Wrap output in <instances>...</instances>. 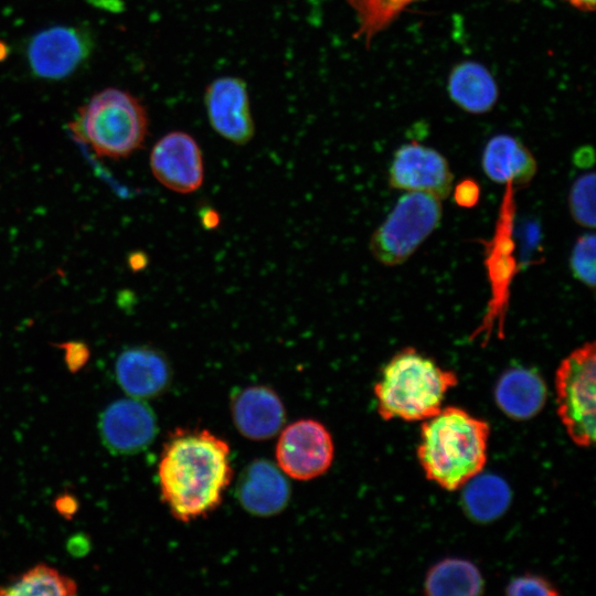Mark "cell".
<instances>
[{"instance_id":"44dd1931","label":"cell","mask_w":596,"mask_h":596,"mask_svg":"<svg viewBox=\"0 0 596 596\" xmlns=\"http://www.w3.org/2000/svg\"><path fill=\"white\" fill-rule=\"evenodd\" d=\"M76 592L77 585L72 578L45 564H38L0 586V595L4 596H72Z\"/></svg>"},{"instance_id":"2e32d148","label":"cell","mask_w":596,"mask_h":596,"mask_svg":"<svg viewBox=\"0 0 596 596\" xmlns=\"http://www.w3.org/2000/svg\"><path fill=\"white\" fill-rule=\"evenodd\" d=\"M481 164L491 181L510 187H526L538 170L532 152L510 135H497L487 142Z\"/></svg>"},{"instance_id":"30bf717a","label":"cell","mask_w":596,"mask_h":596,"mask_svg":"<svg viewBox=\"0 0 596 596\" xmlns=\"http://www.w3.org/2000/svg\"><path fill=\"white\" fill-rule=\"evenodd\" d=\"M150 168L155 178L177 193H192L204 180V162L196 140L184 131L162 136L150 152Z\"/></svg>"},{"instance_id":"3957f363","label":"cell","mask_w":596,"mask_h":596,"mask_svg":"<svg viewBox=\"0 0 596 596\" xmlns=\"http://www.w3.org/2000/svg\"><path fill=\"white\" fill-rule=\"evenodd\" d=\"M457 383L455 372L414 348L403 349L385 364L374 385L377 412L386 421H425L441 409Z\"/></svg>"},{"instance_id":"5b68a950","label":"cell","mask_w":596,"mask_h":596,"mask_svg":"<svg viewBox=\"0 0 596 596\" xmlns=\"http://www.w3.org/2000/svg\"><path fill=\"white\" fill-rule=\"evenodd\" d=\"M441 215L440 199L408 191L373 233L369 245L372 255L386 266L405 263L438 227Z\"/></svg>"},{"instance_id":"4316f807","label":"cell","mask_w":596,"mask_h":596,"mask_svg":"<svg viewBox=\"0 0 596 596\" xmlns=\"http://www.w3.org/2000/svg\"><path fill=\"white\" fill-rule=\"evenodd\" d=\"M65 350V359L72 371H77L88 359V349L82 342H66L60 344Z\"/></svg>"},{"instance_id":"7402d4cb","label":"cell","mask_w":596,"mask_h":596,"mask_svg":"<svg viewBox=\"0 0 596 596\" xmlns=\"http://www.w3.org/2000/svg\"><path fill=\"white\" fill-rule=\"evenodd\" d=\"M413 1L415 0H347L359 21L354 38H363L369 44L376 33Z\"/></svg>"},{"instance_id":"ba28073f","label":"cell","mask_w":596,"mask_h":596,"mask_svg":"<svg viewBox=\"0 0 596 596\" xmlns=\"http://www.w3.org/2000/svg\"><path fill=\"white\" fill-rule=\"evenodd\" d=\"M92 39L75 26H53L36 33L28 46L32 72L46 79H61L83 64L92 51Z\"/></svg>"},{"instance_id":"277c9868","label":"cell","mask_w":596,"mask_h":596,"mask_svg":"<svg viewBox=\"0 0 596 596\" xmlns=\"http://www.w3.org/2000/svg\"><path fill=\"white\" fill-rule=\"evenodd\" d=\"M70 127L97 156L120 159L143 145L148 115L134 95L109 87L93 95Z\"/></svg>"},{"instance_id":"1f68e13d","label":"cell","mask_w":596,"mask_h":596,"mask_svg":"<svg viewBox=\"0 0 596 596\" xmlns=\"http://www.w3.org/2000/svg\"><path fill=\"white\" fill-rule=\"evenodd\" d=\"M6 52H7L6 45L0 42V60H2L6 56Z\"/></svg>"},{"instance_id":"f1b7e54d","label":"cell","mask_w":596,"mask_h":596,"mask_svg":"<svg viewBox=\"0 0 596 596\" xmlns=\"http://www.w3.org/2000/svg\"><path fill=\"white\" fill-rule=\"evenodd\" d=\"M75 502L73 500V498H70L67 496L63 497V498H60L57 500V510L63 513L64 515H70L72 513H74L75 511Z\"/></svg>"},{"instance_id":"4dcf8cb0","label":"cell","mask_w":596,"mask_h":596,"mask_svg":"<svg viewBox=\"0 0 596 596\" xmlns=\"http://www.w3.org/2000/svg\"><path fill=\"white\" fill-rule=\"evenodd\" d=\"M203 224L207 228L215 227L219 224V215L213 210H207L205 214L203 215Z\"/></svg>"},{"instance_id":"9c48e42d","label":"cell","mask_w":596,"mask_h":596,"mask_svg":"<svg viewBox=\"0 0 596 596\" xmlns=\"http://www.w3.org/2000/svg\"><path fill=\"white\" fill-rule=\"evenodd\" d=\"M98 428L104 446L114 455H134L156 438L158 426L152 408L142 400H117L100 414Z\"/></svg>"},{"instance_id":"5bb4252c","label":"cell","mask_w":596,"mask_h":596,"mask_svg":"<svg viewBox=\"0 0 596 596\" xmlns=\"http://www.w3.org/2000/svg\"><path fill=\"white\" fill-rule=\"evenodd\" d=\"M236 496L241 505L251 514L270 517L286 508L290 486L280 468L260 459L243 471Z\"/></svg>"},{"instance_id":"f546056e","label":"cell","mask_w":596,"mask_h":596,"mask_svg":"<svg viewBox=\"0 0 596 596\" xmlns=\"http://www.w3.org/2000/svg\"><path fill=\"white\" fill-rule=\"evenodd\" d=\"M576 9L582 11H594L596 0H565Z\"/></svg>"},{"instance_id":"83f0119b","label":"cell","mask_w":596,"mask_h":596,"mask_svg":"<svg viewBox=\"0 0 596 596\" xmlns=\"http://www.w3.org/2000/svg\"><path fill=\"white\" fill-rule=\"evenodd\" d=\"M575 164L581 168H588L593 164L594 156L593 151L589 148H583L577 151L575 155Z\"/></svg>"},{"instance_id":"d4e9b609","label":"cell","mask_w":596,"mask_h":596,"mask_svg":"<svg viewBox=\"0 0 596 596\" xmlns=\"http://www.w3.org/2000/svg\"><path fill=\"white\" fill-rule=\"evenodd\" d=\"M509 595L554 596L557 590L544 578L536 575H524L514 578L507 588Z\"/></svg>"},{"instance_id":"484cf974","label":"cell","mask_w":596,"mask_h":596,"mask_svg":"<svg viewBox=\"0 0 596 596\" xmlns=\"http://www.w3.org/2000/svg\"><path fill=\"white\" fill-rule=\"evenodd\" d=\"M480 198V188L471 179L461 180L454 192L455 202L462 207H472L477 204Z\"/></svg>"},{"instance_id":"cb8c5ba5","label":"cell","mask_w":596,"mask_h":596,"mask_svg":"<svg viewBox=\"0 0 596 596\" xmlns=\"http://www.w3.org/2000/svg\"><path fill=\"white\" fill-rule=\"evenodd\" d=\"M573 276L585 286L594 289L596 280V238L587 233L577 238L570 257Z\"/></svg>"},{"instance_id":"6da1fadb","label":"cell","mask_w":596,"mask_h":596,"mask_svg":"<svg viewBox=\"0 0 596 596\" xmlns=\"http://www.w3.org/2000/svg\"><path fill=\"white\" fill-rule=\"evenodd\" d=\"M159 485L171 514L189 522L213 511L232 479L230 447L207 430L178 433L166 444Z\"/></svg>"},{"instance_id":"ffe728a7","label":"cell","mask_w":596,"mask_h":596,"mask_svg":"<svg viewBox=\"0 0 596 596\" xmlns=\"http://www.w3.org/2000/svg\"><path fill=\"white\" fill-rule=\"evenodd\" d=\"M465 486V508L478 521L487 522L497 519L509 507L510 488L498 476L478 473Z\"/></svg>"},{"instance_id":"9a60e30c","label":"cell","mask_w":596,"mask_h":596,"mask_svg":"<svg viewBox=\"0 0 596 596\" xmlns=\"http://www.w3.org/2000/svg\"><path fill=\"white\" fill-rule=\"evenodd\" d=\"M232 415L237 430L253 440L274 437L286 418L280 398L266 386H251L238 393L232 403Z\"/></svg>"},{"instance_id":"4fadbf2b","label":"cell","mask_w":596,"mask_h":596,"mask_svg":"<svg viewBox=\"0 0 596 596\" xmlns=\"http://www.w3.org/2000/svg\"><path fill=\"white\" fill-rule=\"evenodd\" d=\"M115 372L120 387L130 397L139 400L159 395L171 380L168 359L149 347L124 350L116 360Z\"/></svg>"},{"instance_id":"d6986e66","label":"cell","mask_w":596,"mask_h":596,"mask_svg":"<svg viewBox=\"0 0 596 596\" xmlns=\"http://www.w3.org/2000/svg\"><path fill=\"white\" fill-rule=\"evenodd\" d=\"M483 582L471 562L447 558L435 564L427 573L424 589L428 595H478Z\"/></svg>"},{"instance_id":"7c38bea8","label":"cell","mask_w":596,"mask_h":596,"mask_svg":"<svg viewBox=\"0 0 596 596\" xmlns=\"http://www.w3.org/2000/svg\"><path fill=\"white\" fill-rule=\"evenodd\" d=\"M204 104L212 128L235 145L254 137L255 124L246 84L235 76H221L205 88Z\"/></svg>"},{"instance_id":"52a82bcc","label":"cell","mask_w":596,"mask_h":596,"mask_svg":"<svg viewBox=\"0 0 596 596\" xmlns=\"http://www.w3.org/2000/svg\"><path fill=\"white\" fill-rule=\"evenodd\" d=\"M276 459L280 470L290 478H317L332 464V438L319 422H295L281 432L276 447Z\"/></svg>"},{"instance_id":"8992f818","label":"cell","mask_w":596,"mask_h":596,"mask_svg":"<svg viewBox=\"0 0 596 596\" xmlns=\"http://www.w3.org/2000/svg\"><path fill=\"white\" fill-rule=\"evenodd\" d=\"M557 414L570 438L581 447L595 439L596 348L584 343L562 360L555 374Z\"/></svg>"},{"instance_id":"ac0fdd59","label":"cell","mask_w":596,"mask_h":596,"mask_svg":"<svg viewBox=\"0 0 596 596\" xmlns=\"http://www.w3.org/2000/svg\"><path fill=\"white\" fill-rule=\"evenodd\" d=\"M448 93L460 108L472 114L489 111L499 95L492 74L472 61L462 62L453 68L448 78Z\"/></svg>"},{"instance_id":"e0dca14e","label":"cell","mask_w":596,"mask_h":596,"mask_svg":"<svg viewBox=\"0 0 596 596\" xmlns=\"http://www.w3.org/2000/svg\"><path fill=\"white\" fill-rule=\"evenodd\" d=\"M546 385L532 369L514 366L499 379L494 397L499 408L512 419H529L545 404Z\"/></svg>"},{"instance_id":"8fae6325","label":"cell","mask_w":596,"mask_h":596,"mask_svg":"<svg viewBox=\"0 0 596 596\" xmlns=\"http://www.w3.org/2000/svg\"><path fill=\"white\" fill-rule=\"evenodd\" d=\"M392 188L426 192L443 200L453 188V173L447 159L437 150L409 142L400 147L389 171Z\"/></svg>"},{"instance_id":"7a4b0ae2","label":"cell","mask_w":596,"mask_h":596,"mask_svg":"<svg viewBox=\"0 0 596 596\" xmlns=\"http://www.w3.org/2000/svg\"><path fill=\"white\" fill-rule=\"evenodd\" d=\"M489 425L467 411L448 406L424 421L417 456L430 481L457 490L487 462Z\"/></svg>"},{"instance_id":"603a6c76","label":"cell","mask_w":596,"mask_h":596,"mask_svg":"<svg viewBox=\"0 0 596 596\" xmlns=\"http://www.w3.org/2000/svg\"><path fill=\"white\" fill-rule=\"evenodd\" d=\"M570 212L574 221L584 227L594 228L595 221V173L578 177L568 195Z\"/></svg>"}]
</instances>
